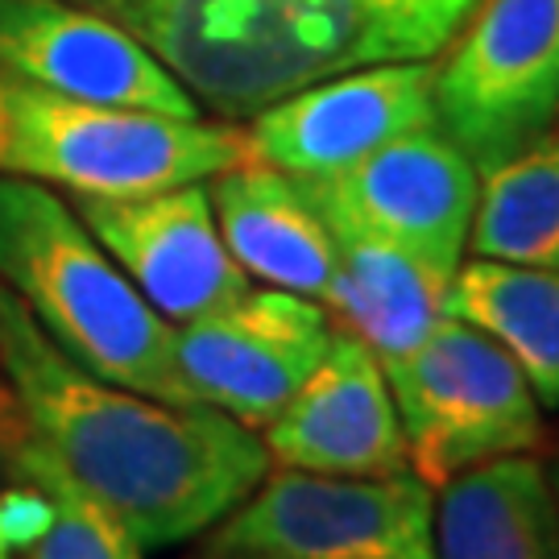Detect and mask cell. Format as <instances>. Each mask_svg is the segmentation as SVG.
I'll return each mask as SVG.
<instances>
[{
	"label": "cell",
	"mask_w": 559,
	"mask_h": 559,
	"mask_svg": "<svg viewBox=\"0 0 559 559\" xmlns=\"http://www.w3.org/2000/svg\"><path fill=\"white\" fill-rule=\"evenodd\" d=\"M0 378L50 456L145 547L200 539L270 473L258 431L87 373L0 282Z\"/></svg>",
	"instance_id": "obj_1"
},
{
	"label": "cell",
	"mask_w": 559,
	"mask_h": 559,
	"mask_svg": "<svg viewBox=\"0 0 559 559\" xmlns=\"http://www.w3.org/2000/svg\"><path fill=\"white\" fill-rule=\"evenodd\" d=\"M124 25L216 117L369 62L436 59L477 0H75Z\"/></svg>",
	"instance_id": "obj_2"
},
{
	"label": "cell",
	"mask_w": 559,
	"mask_h": 559,
	"mask_svg": "<svg viewBox=\"0 0 559 559\" xmlns=\"http://www.w3.org/2000/svg\"><path fill=\"white\" fill-rule=\"evenodd\" d=\"M0 282L87 373L150 399L191 402L175 369V323L141 299L46 182L0 175Z\"/></svg>",
	"instance_id": "obj_3"
},
{
	"label": "cell",
	"mask_w": 559,
	"mask_h": 559,
	"mask_svg": "<svg viewBox=\"0 0 559 559\" xmlns=\"http://www.w3.org/2000/svg\"><path fill=\"white\" fill-rule=\"evenodd\" d=\"M249 162L233 124L75 100L0 71V175L71 195H145Z\"/></svg>",
	"instance_id": "obj_4"
},
{
	"label": "cell",
	"mask_w": 559,
	"mask_h": 559,
	"mask_svg": "<svg viewBox=\"0 0 559 559\" xmlns=\"http://www.w3.org/2000/svg\"><path fill=\"white\" fill-rule=\"evenodd\" d=\"M381 369L399 406L406 464L431 489L477 464L539 448V399L514 357L477 323L443 316Z\"/></svg>",
	"instance_id": "obj_5"
},
{
	"label": "cell",
	"mask_w": 559,
	"mask_h": 559,
	"mask_svg": "<svg viewBox=\"0 0 559 559\" xmlns=\"http://www.w3.org/2000/svg\"><path fill=\"white\" fill-rule=\"evenodd\" d=\"M431 514L436 489L415 473L278 468L203 531L195 559H436Z\"/></svg>",
	"instance_id": "obj_6"
},
{
	"label": "cell",
	"mask_w": 559,
	"mask_h": 559,
	"mask_svg": "<svg viewBox=\"0 0 559 559\" xmlns=\"http://www.w3.org/2000/svg\"><path fill=\"white\" fill-rule=\"evenodd\" d=\"M436 62V129L485 175L559 120V0H477Z\"/></svg>",
	"instance_id": "obj_7"
},
{
	"label": "cell",
	"mask_w": 559,
	"mask_h": 559,
	"mask_svg": "<svg viewBox=\"0 0 559 559\" xmlns=\"http://www.w3.org/2000/svg\"><path fill=\"white\" fill-rule=\"evenodd\" d=\"M299 187L328 233L385 240L443 270H456L468 253L480 175L436 124Z\"/></svg>",
	"instance_id": "obj_8"
},
{
	"label": "cell",
	"mask_w": 559,
	"mask_h": 559,
	"mask_svg": "<svg viewBox=\"0 0 559 559\" xmlns=\"http://www.w3.org/2000/svg\"><path fill=\"white\" fill-rule=\"evenodd\" d=\"M336 323L295 290H245L228 307L175 323V369L191 402L261 431L323 360Z\"/></svg>",
	"instance_id": "obj_9"
},
{
	"label": "cell",
	"mask_w": 559,
	"mask_h": 559,
	"mask_svg": "<svg viewBox=\"0 0 559 559\" xmlns=\"http://www.w3.org/2000/svg\"><path fill=\"white\" fill-rule=\"evenodd\" d=\"M436 124V62H369L265 104L245 129L249 158L295 179H323L385 141Z\"/></svg>",
	"instance_id": "obj_10"
},
{
	"label": "cell",
	"mask_w": 559,
	"mask_h": 559,
	"mask_svg": "<svg viewBox=\"0 0 559 559\" xmlns=\"http://www.w3.org/2000/svg\"><path fill=\"white\" fill-rule=\"evenodd\" d=\"M71 207L162 320H200L249 290L203 182L145 195H75Z\"/></svg>",
	"instance_id": "obj_11"
},
{
	"label": "cell",
	"mask_w": 559,
	"mask_h": 559,
	"mask_svg": "<svg viewBox=\"0 0 559 559\" xmlns=\"http://www.w3.org/2000/svg\"><path fill=\"white\" fill-rule=\"evenodd\" d=\"M0 71L75 100L203 117L145 41L75 0H0Z\"/></svg>",
	"instance_id": "obj_12"
},
{
	"label": "cell",
	"mask_w": 559,
	"mask_h": 559,
	"mask_svg": "<svg viewBox=\"0 0 559 559\" xmlns=\"http://www.w3.org/2000/svg\"><path fill=\"white\" fill-rule=\"evenodd\" d=\"M270 464L336 477L411 473L399 406L381 360L357 336H332L311 378L261 427Z\"/></svg>",
	"instance_id": "obj_13"
},
{
	"label": "cell",
	"mask_w": 559,
	"mask_h": 559,
	"mask_svg": "<svg viewBox=\"0 0 559 559\" xmlns=\"http://www.w3.org/2000/svg\"><path fill=\"white\" fill-rule=\"evenodd\" d=\"M207 195L224 245L249 278L323 307L336 274V240L295 175L249 158L212 175Z\"/></svg>",
	"instance_id": "obj_14"
},
{
	"label": "cell",
	"mask_w": 559,
	"mask_h": 559,
	"mask_svg": "<svg viewBox=\"0 0 559 559\" xmlns=\"http://www.w3.org/2000/svg\"><path fill=\"white\" fill-rule=\"evenodd\" d=\"M436 559H559V506L531 452L489 460L436 489Z\"/></svg>",
	"instance_id": "obj_15"
},
{
	"label": "cell",
	"mask_w": 559,
	"mask_h": 559,
	"mask_svg": "<svg viewBox=\"0 0 559 559\" xmlns=\"http://www.w3.org/2000/svg\"><path fill=\"white\" fill-rule=\"evenodd\" d=\"M336 274L328 286L323 311L340 332L357 336L381 365L411 353L448 316L452 274L399 245L373 237L332 233Z\"/></svg>",
	"instance_id": "obj_16"
},
{
	"label": "cell",
	"mask_w": 559,
	"mask_h": 559,
	"mask_svg": "<svg viewBox=\"0 0 559 559\" xmlns=\"http://www.w3.org/2000/svg\"><path fill=\"white\" fill-rule=\"evenodd\" d=\"M448 316L489 332L514 357L543 411H559V270L489 258L460 261Z\"/></svg>",
	"instance_id": "obj_17"
},
{
	"label": "cell",
	"mask_w": 559,
	"mask_h": 559,
	"mask_svg": "<svg viewBox=\"0 0 559 559\" xmlns=\"http://www.w3.org/2000/svg\"><path fill=\"white\" fill-rule=\"evenodd\" d=\"M468 253L559 270V120L514 158L480 175Z\"/></svg>",
	"instance_id": "obj_18"
},
{
	"label": "cell",
	"mask_w": 559,
	"mask_h": 559,
	"mask_svg": "<svg viewBox=\"0 0 559 559\" xmlns=\"http://www.w3.org/2000/svg\"><path fill=\"white\" fill-rule=\"evenodd\" d=\"M29 473L50 493L55 519L25 551V559H141V543L129 535V526L112 510H104L92 493H83L71 473L50 456V448L38 440V431L29 443Z\"/></svg>",
	"instance_id": "obj_19"
},
{
	"label": "cell",
	"mask_w": 559,
	"mask_h": 559,
	"mask_svg": "<svg viewBox=\"0 0 559 559\" xmlns=\"http://www.w3.org/2000/svg\"><path fill=\"white\" fill-rule=\"evenodd\" d=\"M29 443L34 427L21 411L17 394L0 378V501L29 480Z\"/></svg>",
	"instance_id": "obj_20"
},
{
	"label": "cell",
	"mask_w": 559,
	"mask_h": 559,
	"mask_svg": "<svg viewBox=\"0 0 559 559\" xmlns=\"http://www.w3.org/2000/svg\"><path fill=\"white\" fill-rule=\"evenodd\" d=\"M547 480H551V493H556V506H559V448L556 456H551V464H547Z\"/></svg>",
	"instance_id": "obj_21"
}]
</instances>
